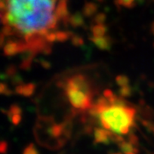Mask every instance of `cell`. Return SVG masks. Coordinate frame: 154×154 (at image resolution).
Listing matches in <instances>:
<instances>
[{
    "mask_svg": "<svg viewBox=\"0 0 154 154\" xmlns=\"http://www.w3.org/2000/svg\"><path fill=\"white\" fill-rule=\"evenodd\" d=\"M56 0H2L3 33L25 37L31 50L45 40L50 29L56 27Z\"/></svg>",
    "mask_w": 154,
    "mask_h": 154,
    "instance_id": "6da1fadb",
    "label": "cell"
},
{
    "mask_svg": "<svg viewBox=\"0 0 154 154\" xmlns=\"http://www.w3.org/2000/svg\"><path fill=\"white\" fill-rule=\"evenodd\" d=\"M11 121L12 122L13 124L15 125H18L20 122H21V120H22V116L21 114H12V115L9 116Z\"/></svg>",
    "mask_w": 154,
    "mask_h": 154,
    "instance_id": "ac0fdd59",
    "label": "cell"
},
{
    "mask_svg": "<svg viewBox=\"0 0 154 154\" xmlns=\"http://www.w3.org/2000/svg\"><path fill=\"white\" fill-rule=\"evenodd\" d=\"M69 22L73 27H79L83 24V17L80 13H76L75 15H73L69 17Z\"/></svg>",
    "mask_w": 154,
    "mask_h": 154,
    "instance_id": "8fae6325",
    "label": "cell"
},
{
    "mask_svg": "<svg viewBox=\"0 0 154 154\" xmlns=\"http://www.w3.org/2000/svg\"><path fill=\"white\" fill-rule=\"evenodd\" d=\"M119 94H120L122 97H128L131 94V88H130V87L128 85L122 86V87L120 88Z\"/></svg>",
    "mask_w": 154,
    "mask_h": 154,
    "instance_id": "2e32d148",
    "label": "cell"
},
{
    "mask_svg": "<svg viewBox=\"0 0 154 154\" xmlns=\"http://www.w3.org/2000/svg\"><path fill=\"white\" fill-rule=\"evenodd\" d=\"M0 151L3 153L6 152V151H7V143H6L5 141H2L1 142V145H0Z\"/></svg>",
    "mask_w": 154,
    "mask_h": 154,
    "instance_id": "d4e9b609",
    "label": "cell"
},
{
    "mask_svg": "<svg viewBox=\"0 0 154 154\" xmlns=\"http://www.w3.org/2000/svg\"><path fill=\"white\" fill-rule=\"evenodd\" d=\"M152 33L154 34V23L152 25Z\"/></svg>",
    "mask_w": 154,
    "mask_h": 154,
    "instance_id": "83f0119b",
    "label": "cell"
},
{
    "mask_svg": "<svg viewBox=\"0 0 154 154\" xmlns=\"http://www.w3.org/2000/svg\"><path fill=\"white\" fill-rule=\"evenodd\" d=\"M97 11V5L94 3H87L83 8V15L85 17H92Z\"/></svg>",
    "mask_w": 154,
    "mask_h": 154,
    "instance_id": "30bf717a",
    "label": "cell"
},
{
    "mask_svg": "<svg viewBox=\"0 0 154 154\" xmlns=\"http://www.w3.org/2000/svg\"><path fill=\"white\" fill-rule=\"evenodd\" d=\"M103 95L105 96V98L110 99V98H111V97H113V96H114V94L112 93V91H110V90H109V89H106V90L104 91V94H103Z\"/></svg>",
    "mask_w": 154,
    "mask_h": 154,
    "instance_id": "603a6c76",
    "label": "cell"
},
{
    "mask_svg": "<svg viewBox=\"0 0 154 154\" xmlns=\"http://www.w3.org/2000/svg\"><path fill=\"white\" fill-rule=\"evenodd\" d=\"M114 133L105 128H95L94 130V140L96 144H109L112 140V135Z\"/></svg>",
    "mask_w": 154,
    "mask_h": 154,
    "instance_id": "5b68a950",
    "label": "cell"
},
{
    "mask_svg": "<svg viewBox=\"0 0 154 154\" xmlns=\"http://www.w3.org/2000/svg\"><path fill=\"white\" fill-rule=\"evenodd\" d=\"M56 35H57V40L59 42H63L66 41L68 38H70L72 35L71 33L69 32H64V31H59V32H56Z\"/></svg>",
    "mask_w": 154,
    "mask_h": 154,
    "instance_id": "4fadbf2b",
    "label": "cell"
},
{
    "mask_svg": "<svg viewBox=\"0 0 154 154\" xmlns=\"http://www.w3.org/2000/svg\"><path fill=\"white\" fill-rule=\"evenodd\" d=\"M99 1H101V0H99Z\"/></svg>",
    "mask_w": 154,
    "mask_h": 154,
    "instance_id": "f1b7e54d",
    "label": "cell"
},
{
    "mask_svg": "<svg viewBox=\"0 0 154 154\" xmlns=\"http://www.w3.org/2000/svg\"><path fill=\"white\" fill-rule=\"evenodd\" d=\"M91 40L94 42V44L103 51H108L110 48V38L107 36H99V37H95L93 36L91 38Z\"/></svg>",
    "mask_w": 154,
    "mask_h": 154,
    "instance_id": "8992f818",
    "label": "cell"
},
{
    "mask_svg": "<svg viewBox=\"0 0 154 154\" xmlns=\"http://www.w3.org/2000/svg\"><path fill=\"white\" fill-rule=\"evenodd\" d=\"M63 130V127L62 125H54L51 127V134L54 136V137H58L60 136Z\"/></svg>",
    "mask_w": 154,
    "mask_h": 154,
    "instance_id": "5bb4252c",
    "label": "cell"
},
{
    "mask_svg": "<svg viewBox=\"0 0 154 154\" xmlns=\"http://www.w3.org/2000/svg\"><path fill=\"white\" fill-rule=\"evenodd\" d=\"M27 50L28 49L26 42L9 40L4 47V53L6 56H14L19 52L25 51Z\"/></svg>",
    "mask_w": 154,
    "mask_h": 154,
    "instance_id": "277c9868",
    "label": "cell"
},
{
    "mask_svg": "<svg viewBox=\"0 0 154 154\" xmlns=\"http://www.w3.org/2000/svg\"><path fill=\"white\" fill-rule=\"evenodd\" d=\"M63 88L69 103L75 109L86 110L92 107L93 91L87 76L77 74L68 78Z\"/></svg>",
    "mask_w": 154,
    "mask_h": 154,
    "instance_id": "3957f363",
    "label": "cell"
},
{
    "mask_svg": "<svg viewBox=\"0 0 154 154\" xmlns=\"http://www.w3.org/2000/svg\"><path fill=\"white\" fill-rule=\"evenodd\" d=\"M107 31V27L105 24H95L92 27V33L93 36L99 37V36H104Z\"/></svg>",
    "mask_w": 154,
    "mask_h": 154,
    "instance_id": "9c48e42d",
    "label": "cell"
},
{
    "mask_svg": "<svg viewBox=\"0 0 154 154\" xmlns=\"http://www.w3.org/2000/svg\"><path fill=\"white\" fill-rule=\"evenodd\" d=\"M116 4L117 5H121L128 9H131L137 5V0H116Z\"/></svg>",
    "mask_w": 154,
    "mask_h": 154,
    "instance_id": "7c38bea8",
    "label": "cell"
},
{
    "mask_svg": "<svg viewBox=\"0 0 154 154\" xmlns=\"http://www.w3.org/2000/svg\"><path fill=\"white\" fill-rule=\"evenodd\" d=\"M45 38H46L47 42H49V43L54 42L55 40H57V35H56V33L55 32H49V33L46 34Z\"/></svg>",
    "mask_w": 154,
    "mask_h": 154,
    "instance_id": "44dd1931",
    "label": "cell"
},
{
    "mask_svg": "<svg viewBox=\"0 0 154 154\" xmlns=\"http://www.w3.org/2000/svg\"><path fill=\"white\" fill-rule=\"evenodd\" d=\"M105 19H106V16H105V14L99 13V14H98L96 17H94V22L96 24H104Z\"/></svg>",
    "mask_w": 154,
    "mask_h": 154,
    "instance_id": "d6986e66",
    "label": "cell"
},
{
    "mask_svg": "<svg viewBox=\"0 0 154 154\" xmlns=\"http://www.w3.org/2000/svg\"><path fill=\"white\" fill-rule=\"evenodd\" d=\"M35 89V85L33 83L27 84V85H19L16 88V92L17 94H22L25 97L31 96Z\"/></svg>",
    "mask_w": 154,
    "mask_h": 154,
    "instance_id": "52a82bcc",
    "label": "cell"
},
{
    "mask_svg": "<svg viewBox=\"0 0 154 154\" xmlns=\"http://www.w3.org/2000/svg\"><path fill=\"white\" fill-rule=\"evenodd\" d=\"M0 92L2 93V94H7V92H10L11 93L10 90H8V88L6 87L5 84H1V87H0Z\"/></svg>",
    "mask_w": 154,
    "mask_h": 154,
    "instance_id": "484cf974",
    "label": "cell"
},
{
    "mask_svg": "<svg viewBox=\"0 0 154 154\" xmlns=\"http://www.w3.org/2000/svg\"><path fill=\"white\" fill-rule=\"evenodd\" d=\"M24 154H37L38 153V150L36 149V147L34 146L33 144H30L28 145V146L25 148V150L23 151Z\"/></svg>",
    "mask_w": 154,
    "mask_h": 154,
    "instance_id": "e0dca14e",
    "label": "cell"
},
{
    "mask_svg": "<svg viewBox=\"0 0 154 154\" xmlns=\"http://www.w3.org/2000/svg\"><path fill=\"white\" fill-rule=\"evenodd\" d=\"M128 140H129L128 141H129V142H131L133 145H137L138 140H137V137H136L135 135H134V134H130V135H129V138H128Z\"/></svg>",
    "mask_w": 154,
    "mask_h": 154,
    "instance_id": "cb8c5ba5",
    "label": "cell"
},
{
    "mask_svg": "<svg viewBox=\"0 0 154 154\" xmlns=\"http://www.w3.org/2000/svg\"><path fill=\"white\" fill-rule=\"evenodd\" d=\"M119 148L121 149L122 152L123 153H128V154H134L137 153L138 150L134 147V145H133L131 142H127L125 140H123L122 142L118 144Z\"/></svg>",
    "mask_w": 154,
    "mask_h": 154,
    "instance_id": "ba28073f",
    "label": "cell"
},
{
    "mask_svg": "<svg viewBox=\"0 0 154 154\" xmlns=\"http://www.w3.org/2000/svg\"><path fill=\"white\" fill-rule=\"evenodd\" d=\"M136 110L125 105L115 95L110 99L99 98L91 107V114L99 117L104 128L121 135L128 134L134 125Z\"/></svg>",
    "mask_w": 154,
    "mask_h": 154,
    "instance_id": "7a4b0ae2",
    "label": "cell"
},
{
    "mask_svg": "<svg viewBox=\"0 0 154 154\" xmlns=\"http://www.w3.org/2000/svg\"><path fill=\"white\" fill-rule=\"evenodd\" d=\"M22 113V110L19 106L17 105H12L11 109L8 111V116L12 115V114H21Z\"/></svg>",
    "mask_w": 154,
    "mask_h": 154,
    "instance_id": "ffe728a7",
    "label": "cell"
},
{
    "mask_svg": "<svg viewBox=\"0 0 154 154\" xmlns=\"http://www.w3.org/2000/svg\"><path fill=\"white\" fill-rule=\"evenodd\" d=\"M41 65H43L45 68H49V63L47 62H41Z\"/></svg>",
    "mask_w": 154,
    "mask_h": 154,
    "instance_id": "4316f807",
    "label": "cell"
},
{
    "mask_svg": "<svg viewBox=\"0 0 154 154\" xmlns=\"http://www.w3.org/2000/svg\"><path fill=\"white\" fill-rule=\"evenodd\" d=\"M72 44L74 45H82L83 44V39L82 38H81L80 36H73L72 37Z\"/></svg>",
    "mask_w": 154,
    "mask_h": 154,
    "instance_id": "7402d4cb",
    "label": "cell"
},
{
    "mask_svg": "<svg viewBox=\"0 0 154 154\" xmlns=\"http://www.w3.org/2000/svg\"><path fill=\"white\" fill-rule=\"evenodd\" d=\"M116 82L117 83V85H119L120 87H122V86L128 85L129 80H128V78L126 75H118L116 78Z\"/></svg>",
    "mask_w": 154,
    "mask_h": 154,
    "instance_id": "9a60e30c",
    "label": "cell"
}]
</instances>
